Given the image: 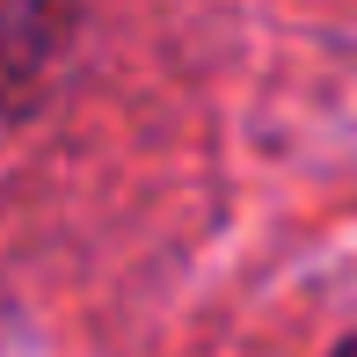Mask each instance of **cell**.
<instances>
[{"mask_svg": "<svg viewBox=\"0 0 357 357\" xmlns=\"http://www.w3.org/2000/svg\"><path fill=\"white\" fill-rule=\"evenodd\" d=\"M59 37H66V22L52 0H0V132L22 124V109L52 80Z\"/></svg>", "mask_w": 357, "mask_h": 357, "instance_id": "cell-1", "label": "cell"}, {"mask_svg": "<svg viewBox=\"0 0 357 357\" xmlns=\"http://www.w3.org/2000/svg\"><path fill=\"white\" fill-rule=\"evenodd\" d=\"M335 357H357V335H350V343H343V350H335Z\"/></svg>", "mask_w": 357, "mask_h": 357, "instance_id": "cell-2", "label": "cell"}]
</instances>
